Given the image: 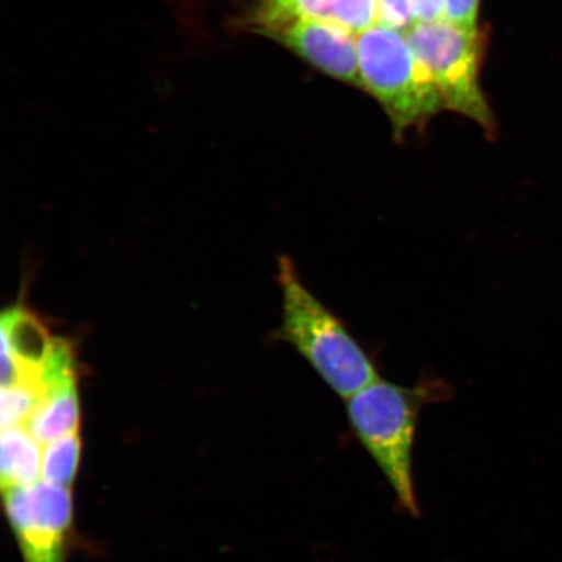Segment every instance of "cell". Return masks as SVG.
Segmentation results:
<instances>
[{
    "instance_id": "1",
    "label": "cell",
    "mask_w": 562,
    "mask_h": 562,
    "mask_svg": "<svg viewBox=\"0 0 562 562\" xmlns=\"http://www.w3.org/2000/svg\"><path fill=\"white\" fill-rule=\"evenodd\" d=\"M452 396V386L445 379L427 374L412 386L379 378L346 400L351 432L389 482L397 507L412 517L419 516L413 449L420 413Z\"/></svg>"
},
{
    "instance_id": "2",
    "label": "cell",
    "mask_w": 562,
    "mask_h": 562,
    "mask_svg": "<svg viewBox=\"0 0 562 562\" xmlns=\"http://www.w3.org/2000/svg\"><path fill=\"white\" fill-rule=\"evenodd\" d=\"M278 283L281 325L276 337L290 344L329 390L346 402L381 378L374 356L347 323L308 290L290 257L279 258Z\"/></svg>"
},
{
    "instance_id": "3",
    "label": "cell",
    "mask_w": 562,
    "mask_h": 562,
    "mask_svg": "<svg viewBox=\"0 0 562 562\" xmlns=\"http://www.w3.org/2000/svg\"><path fill=\"white\" fill-rule=\"evenodd\" d=\"M357 46L362 87L383 105L395 139L425 125L445 109L437 87L405 34L376 24L358 35Z\"/></svg>"
},
{
    "instance_id": "4",
    "label": "cell",
    "mask_w": 562,
    "mask_h": 562,
    "mask_svg": "<svg viewBox=\"0 0 562 562\" xmlns=\"http://www.w3.org/2000/svg\"><path fill=\"white\" fill-rule=\"evenodd\" d=\"M406 38L430 75L445 109L472 119L487 135L494 136V115L480 83L481 33L439 20L417 24Z\"/></svg>"
},
{
    "instance_id": "5",
    "label": "cell",
    "mask_w": 562,
    "mask_h": 562,
    "mask_svg": "<svg viewBox=\"0 0 562 562\" xmlns=\"http://www.w3.org/2000/svg\"><path fill=\"white\" fill-rule=\"evenodd\" d=\"M70 490L41 481L32 487L3 492L24 562H65L74 522Z\"/></svg>"
},
{
    "instance_id": "6",
    "label": "cell",
    "mask_w": 562,
    "mask_h": 562,
    "mask_svg": "<svg viewBox=\"0 0 562 562\" xmlns=\"http://www.w3.org/2000/svg\"><path fill=\"white\" fill-rule=\"evenodd\" d=\"M333 79L362 87L357 35L328 20H301L266 34Z\"/></svg>"
},
{
    "instance_id": "7",
    "label": "cell",
    "mask_w": 562,
    "mask_h": 562,
    "mask_svg": "<svg viewBox=\"0 0 562 562\" xmlns=\"http://www.w3.org/2000/svg\"><path fill=\"white\" fill-rule=\"evenodd\" d=\"M2 329V386L26 383L38 389L40 376L56 339L47 331L37 315L24 306L5 311L0 321Z\"/></svg>"
},
{
    "instance_id": "8",
    "label": "cell",
    "mask_w": 562,
    "mask_h": 562,
    "mask_svg": "<svg viewBox=\"0 0 562 562\" xmlns=\"http://www.w3.org/2000/svg\"><path fill=\"white\" fill-rule=\"evenodd\" d=\"M81 411L76 376L48 386L27 420L26 428L42 447L80 432Z\"/></svg>"
},
{
    "instance_id": "9",
    "label": "cell",
    "mask_w": 562,
    "mask_h": 562,
    "mask_svg": "<svg viewBox=\"0 0 562 562\" xmlns=\"http://www.w3.org/2000/svg\"><path fill=\"white\" fill-rule=\"evenodd\" d=\"M2 490L32 487L42 481L44 447L25 426L2 428L0 438Z\"/></svg>"
},
{
    "instance_id": "10",
    "label": "cell",
    "mask_w": 562,
    "mask_h": 562,
    "mask_svg": "<svg viewBox=\"0 0 562 562\" xmlns=\"http://www.w3.org/2000/svg\"><path fill=\"white\" fill-rule=\"evenodd\" d=\"M301 20L333 21V0H255L244 23L266 35Z\"/></svg>"
},
{
    "instance_id": "11",
    "label": "cell",
    "mask_w": 562,
    "mask_h": 562,
    "mask_svg": "<svg viewBox=\"0 0 562 562\" xmlns=\"http://www.w3.org/2000/svg\"><path fill=\"white\" fill-rule=\"evenodd\" d=\"M80 457V432L48 442L42 452V481L72 488Z\"/></svg>"
},
{
    "instance_id": "12",
    "label": "cell",
    "mask_w": 562,
    "mask_h": 562,
    "mask_svg": "<svg viewBox=\"0 0 562 562\" xmlns=\"http://www.w3.org/2000/svg\"><path fill=\"white\" fill-rule=\"evenodd\" d=\"M40 398V390L31 384L2 386V393H0L2 428L26 426Z\"/></svg>"
},
{
    "instance_id": "13",
    "label": "cell",
    "mask_w": 562,
    "mask_h": 562,
    "mask_svg": "<svg viewBox=\"0 0 562 562\" xmlns=\"http://www.w3.org/2000/svg\"><path fill=\"white\" fill-rule=\"evenodd\" d=\"M379 0H333V21L360 35L378 24Z\"/></svg>"
},
{
    "instance_id": "14",
    "label": "cell",
    "mask_w": 562,
    "mask_h": 562,
    "mask_svg": "<svg viewBox=\"0 0 562 562\" xmlns=\"http://www.w3.org/2000/svg\"><path fill=\"white\" fill-rule=\"evenodd\" d=\"M378 24L407 34L417 25L409 0H379Z\"/></svg>"
},
{
    "instance_id": "15",
    "label": "cell",
    "mask_w": 562,
    "mask_h": 562,
    "mask_svg": "<svg viewBox=\"0 0 562 562\" xmlns=\"http://www.w3.org/2000/svg\"><path fill=\"white\" fill-rule=\"evenodd\" d=\"M445 20L468 32L477 33L480 0H445Z\"/></svg>"
},
{
    "instance_id": "16",
    "label": "cell",
    "mask_w": 562,
    "mask_h": 562,
    "mask_svg": "<svg viewBox=\"0 0 562 562\" xmlns=\"http://www.w3.org/2000/svg\"><path fill=\"white\" fill-rule=\"evenodd\" d=\"M417 24L445 20V0H409Z\"/></svg>"
}]
</instances>
